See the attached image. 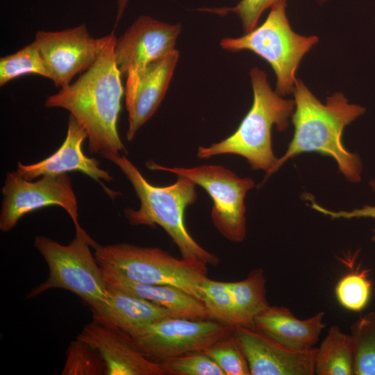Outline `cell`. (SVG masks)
Returning <instances> with one entry per match:
<instances>
[{
	"label": "cell",
	"instance_id": "cell-1",
	"mask_svg": "<svg viewBox=\"0 0 375 375\" xmlns=\"http://www.w3.org/2000/svg\"><path fill=\"white\" fill-rule=\"evenodd\" d=\"M114 33L97 60L74 83L49 96L47 108H64L88 135V149L105 159L126 152L117 131L124 88L115 53Z\"/></svg>",
	"mask_w": 375,
	"mask_h": 375
},
{
	"label": "cell",
	"instance_id": "cell-2",
	"mask_svg": "<svg viewBox=\"0 0 375 375\" xmlns=\"http://www.w3.org/2000/svg\"><path fill=\"white\" fill-rule=\"evenodd\" d=\"M293 93V138L285 153L278 158L272 174L288 160L303 153L316 152L333 158L349 182H360L362 161L344 146L342 135L347 126L365 113V108L349 103L341 92L334 93L322 103L301 80L296 81Z\"/></svg>",
	"mask_w": 375,
	"mask_h": 375
},
{
	"label": "cell",
	"instance_id": "cell-3",
	"mask_svg": "<svg viewBox=\"0 0 375 375\" xmlns=\"http://www.w3.org/2000/svg\"><path fill=\"white\" fill-rule=\"evenodd\" d=\"M131 183L140 201L138 210L125 208L124 215L131 226H161L178 247L182 258L195 259L217 266L219 258L201 247L190 235L184 222L185 208L197 199L196 184L178 176L173 184L160 187L151 185L124 156L110 158Z\"/></svg>",
	"mask_w": 375,
	"mask_h": 375
},
{
	"label": "cell",
	"instance_id": "cell-4",
	"mask_svg": "<svg viewBox=\"0 0 375 375\" xmlns=\"http://www.w3.org/2000/svg\"><path fill=\"white\" fill-rule=\"evenodd\" d=\"M253 88L252 106L235 131L224 140L210 147L198 148L197 157L208 158L222 154L244 158L253 170H262L266 178L272 174L278 158L272 142V129L286 130L292 115L294 100L281 97L270 88L267 74L258 68L250 71ZM265 178V179H266Z\"/></svg>",
	"mask_w": 375,
	"mask_h": 375
},
{
	"label": "cell",
	"instance_id": "cell-5",
	"mask_svg": "<svg viewBox=\"0 0 375 375\" xmlns=\"http://www.w3.org/2000/svg\"><path fill=\"white\" fill-rule=\"evenodd\" d=\"M75 231L74 238L65 245L44 235L35 238L34 247L47 264L49 276L34 287L26 298L56 288L70 291L88 306L106 297L108 288L102 269L90 250L99 244L81 226Z\"/></svg>",
	"mask_w": 375,
	"mask_h": 375
},
{
	"label": "cell",
	"instance_id": "cell-6",
	"mask_svg": "<svg viewBox=\"0 0 375 375\" xmlns=\"http://www.w3.org/2000/svg\"><path fill=\"white\" fill-rule=\"evenodd\" d=\"M94 250L100 266L112 267L135 282L177 288L201 301L200 288L208 277L207 264L201 260L128 243L99 244Z\"/></svg>",
	"mask_w": 375,
	"mask_h": 375
},
{
	"label": "cell",
	"instance_id": "cell-7",
	"mask_svg": "<svg viewBox=\"0 0 375 375\" xmlns=\"http://www.w3.org/2000/svg\"><path fill=\"white\" fill-rule=\"evenodd\" d=\"M285 8L286 0H278L260 26L243 36L225 38L220 42L226 50H249L265 60L275 72V92L280 96L293 92L297 69L303 56L318 42L315 35L303 36L292 31Z\"/></svg>",
	"mask_w": 375,
	"mask_h": 375
},
{
	"label": "cell",
	"instance_id": "cell-8",
	"mask_svg": "<svg viewBox=\"0 0 375 375\" xmlns=\"http://www.w3.org/2000/svg\"><path fill=\"white\" fill-rule=\"evenodd\" d=\"M151 170L164 171L183 176L204 189L211 197L212 222L228 240L243 241L246 236L247 193L254 187L249 177H240L221 165H203L193 167H168L152 161L147 163Z\"/></svg>",
	"mask_w": 375,
	"mask_h": 375
},
{
	"label": "cell",
	"instance_id": "cell-9",
	"mask_svg": "<svg viewBox=\"0 0 375 375\" xmlns=\"http://www.w3.org/2000/svg\"><path fill=\"white\" fill-rule=\"evenodd\" d=\"M235 327L218 321L169 317L149 324L131 335L140 350L160 361L204 351L234 333Z\"/></svg>",
	"mask_w": 375,
	"mask_h": 375
},
{
	"label": "cell",
	"instance_id": "cell-10",
	"mask_svg": "<svg viewBox=\"0 0 375 375\" xmlns=\"http://www.w3.org/2000/svg\"><path fill=\"white\" fill-rule=\"evenodd\" d=\"M0 230H12L25 215L40 208L58 206L70 216L75 228L78 223V201L71 177L66 174L46 175L33 182L16 171L8 172L1 188Z\"/></svg>",
	"mask_w": 375,
	"mask_h": 375
},
{
	"label": "cell",
	"instance_id": "cell-11",
	"mask_svg": "<svg viewBox=\"0 0 375 375\" xmlns=\"http://www.w3.org/2000/svg\"><path fill=\"white\" fill-rule=\"evenodd\" d=\"M112 33L94 38L86 25L81 24L58 31H38L34 42L50 79L56 88H61L70 84L75 75L87 70L97 60Z\"/></svg>",
	"mask_w": 375,
	"mask_h": 375
},
{
	"label": "cell",
	"instance_id": "cell-12",
	"mask_svg": "<svg viewBox=\"0 0 375 375\" xmlns=\"http://www.w3.org/2000/svg\"><path fill=\"white\" fill-rule=\"evenodd\" d=\"M234 334L251 375H313L317 348L298 351L274 340L255 326H238Z\"/></svg>",
	"mask_w": 375,
	"mask_h": 375
},
{
	"label": "cell",
	"instance_id": "cell-13",
	"mask_svg": "<svg viewBox=\"0 0 375 375\" xmlns=\"http://www.w3.org/2000/svg\"><path fill=\"white\" fill-rule=\"evenodd\" d=\"M181 25L139 17L117 40L115 53L122 75L142 69L175 50Z\"/></svg>",
	"mask_w": 375,
	"mask_h": 375
},
{
	"label": "cell",
	"instance_id": "cell-14",
	"mask_svg": "<svg viewBox=\"0 0 375 375\" xmlns=\"http://www.w3.org/2000/svg\"><path fill=\"white\" fill-rule=\"evenodd\" d=\"M178 59L176 49L144 68L126 74V106L128 113L126 139L131 141L139 128L156 112L168 89Z\"/></svg>",
	"mask_w": 375,
	"mask_h": 375
},
{
	"label": "cell",
	"instance_id": "cell-15",
	"mask_svg": "<svg viewBox=\"0 0 375 375\" xmlns=\"http://www.w3.org/2000/svg\"><path fill=\"white\" fill-rule=\"evenodd\" d=\"M77 337L99 351L106 365V375L166 374L159 362L140 350L131 335L115 325L93 319Z\"/></svg>",
	"mask_w": 375,
	"mask_h": 375
},
{
	"label": "cell",
	"instance_id": "cell-16",
	"mask_svg": "<svg viewBox=\"0 0 375 375\" xmlns=\"http://www.w3.org/2000/svg\"><path fill=\"white\" fill-rule=\"evenodd\" d=\"M85 138H88L86 131L69 114L67 135L58 149L49 157L33 164L24 165L18 162L16 172L23 178L33 181L46 175L80 172L97 181L104 187L110 196L115 197L119 193L110 190L102 183V181H112V176L100 167V163L96 158L88 157L83 151L82 145Z\"/></svg>",
	"mask_w": 375,
	"mask_h": 375
},
{
	"label": "cell",
	"instance_id": "cell-17",
	"mask_svg": "<svg viewBox=\"0 0 375 375\" xmlns=\"http://www.w3.org/2000/svg\"><path fill=\"white\" fill-rule=\"evenodd\" d=\"M101 267L108 287L120 290L156 304L166 310L173 317L191 319L210 318L203 303L182 290L170 285L135 282L112 267Z\"/></svg>",
	"mask_w": 375,
	"mask_h": 375
},
{
	"label": "cell",
	"instance_id": "cell-18",
	"mask_svg": "<svg viewBox=\"0 0 375 375\" xmlns=\"http://www.w3.org/2000/svg\"><path fill=\"white\" fill-rule=\"evenodd\" d=\"M325 312L298 319L285 307L268 306L254 319V326L277 342L290 349L305 351L314 347L326 326Z\"/></svg>",
	"mask_w": 375,
	"mask_h": 375
},
{
	"label": "cell",
	"instance_id": "cell-19",
	"mask_svg": "<svg viewBox=\"0 0 375 375\" xmlns=\"http://www.w3.org/2000/svg\"><path fill=\"white\" fill-rule=\"evenodd\" d=\"M107 288L106 297L88 306L94 320L115 325L132 335L149 324L172 317L166 310L148 301Z\"/></svg>",
	"mask_w": 375,
	"mask_h": 375
},
{
	"label": "cell",
	"instance_id": "cell-20",
	"mask_svg": "<svg viewBox=\"0 0 375 375\" xmlns=\"http://www.w3.org/2000/svg\"><path fill=\"white\" fill-rule=\"evenodd\" d=\"M315 373L317 375L353 374L351 335L343 333L336 325L331 326L316 349Z\"/></svg>",
	"mask_w": 375,
	"mask_h": 375
},
{
	"label": "cell",
	"instance_id": "cell-21",
	"mask_svg": "<svg viewBox=\"0 0 375 375\" xmlns=\"http://www.w3.org/2000/svg\"><path fill=\"white\" fill-rule=\"evenodd\" d=\"M229 283L238 326H254L256 317L269 306L263 269H255L244 279Z\"/></svg>",
	"mask_w": 375,
	"mask_h": 375
},
{
	"label": "cell",
	"instance_id": "cell-22",
	"mask_svg": "<svg viewBox=\"0 0 375 375\" xmlns=\"http://www.w3.org/2000/svg\"><path fill=\"white\" fill-rule=\"evenodd\" d=\"M356 375H375V312L361 316L351 328Z\"/></svg>",
	"mask_w": 375,
	"mask_h": 375
},
{
	"label": "cell",
	"instance_id": "cell-23",
	"mask_svg": "<svg viewBox=\"0 0 375 375\" xmlns=\"http://www.w3.org/2000/svg\"><path fill=\"white\" fill-rule=\"evenodd\" d=\"M201 301L210 318L235 327L238 326L233 297L229 282L206 278L201 283Z\"/></svg>",
	"mask_w": 375,
	"mask_h": 375
},
{
	"label": "cell",
	"instance_id": "cell-24",
	"mask_svg": "<svg viewBox=\"0 0 375 375\" xmlns=\"http://www.w3.org/2000/svg\"><path fill=\"white\" fill-rule=\"evenodd\" d=\"M33 74L50 78L40 50L33 41L17 52L0 59V86L26 74Z\"/></svg>",
	"mask_w": 375,
	"mask_h": 375
},
{
	"label": "cell",
	"instance_id": "cell-25",
	"mask_svg": "<svg viewBox=\"0 0 375 375\" xmlns=\"http://www.w3.org/2000/svg\"><path fill=\"white\" fill-rule=\"evenodd\" d=\"M62 375H106V362L99 351L78 337L72 340L67 351Z\"/></svg>",
	"mask_w": 375,
	"mask_h": 375
},
{
	"label": "cell",
	"instance_id": "cell-26",
	"mask_svg": "<svg viewBox=\"0 0 375 375\" xmlns=\"http://www.w3.org/2000/svg\"><path fill=\"white\" fill-rule=\"evenodd\" d=\"M372 290V282L367 269L347 274L338 282L335 294L339 303L352 312H360L367 305Z\"/></svg>",
	"mask_w": 375,
	"mask_h": 375
},
{
	"label": "cell",
	"instance_id": "cell-27",
	"mask_svg": "<svg viewBox=\"0 0 375 375\" xmlns=\"http://www.w3.org/2000/svg\"><path fill=\"white\" fill-rule=\"evenodd\" d=\"M204 352L225 375H251L248 361L234 333L216 342Z\"/></svg>",
	"mask_w": 375,
	"mask_h": 375
},
{
	"label": "cell",
	"instance_id": "cell-28",
	"mask_svg": "<svg viewBox=\"0 0 375 375\" xmlns=\"http://www.w3.org/2000/svg\"><path fill=\"white\" fill-rule=\"evenodd\" d=\"M166 374L225 375L218 365L204 351H196L159 362Z\"/></svg>",
	"mask_w": 375,
	"mask_h": 375
},
{
	"label": "cell",
	"instance_id": "cell-29",
	"mask_svg": "<svg viewBox=\"0 0 375 375\" xmlns=\"http://www.w3.org/2000/svg\"><path fill=\"white\" fill-rule=\"evenodd\" d=\"M278 0H241L232 8L202 9L208 12L224 15L232 12L238 15L245 33L255 28L262 13Z\"/></svg>",
	"mask_w": 375,
	"mask_h": 375
},
{
	"label": "cell",
	"instance_id": "cell-30",
	"mask_svg": "<svg viewBox=\"0 0 375 375\" xmlns=\"http://www.w3.org/2000/svg\"><path fill=\"white\" fill-rule=\"evenodd\" d=\"M306 199L311 201L310 207L315 210L322 213L324 215L330 217L331 219H360L371 218L375 219V206L365 205L359 208H354L351 210H339L333 211L326 209L318 203H315L312 198L306 197Z\"/></svg>",
	"mask_w": 375,
	"mask_h": 375
},
{
	"label": "cell",
	"instance_id": "cell-31",
	"mask_svg": "<svg viewBox=\"0 0 375 375\" xmlns=\"http://www.w3.org/2000/svg\"><path fill=\"white\" fill-rule=\"evenodd\" d=\"M128 0H117V12L115 26H117L120 22L124 12L126 8Z\"/></svg>",
	"mask_w": 375,
	"mask_h": 375
},
{
	"label": "cell",
	"instance_id": "cell-32",
	"mask_svg": "<svg viewBox=\"0 0 375 375\" xmlns=\"http://www.w3.org/2000/svg\"><path fill=\"white\" fill-rule=\"evenodd\" d=\"M370 188L375 192V176L369 183Z\"/></svg>",
	"mask_w": 375,
	"mask_h": 375
},
{
	"label": "cell",
	"instance_id": "cell-33",
	"mask_svg": "<svg viewBox=\"0 0 375 375\" xmlns=\"http://www.w3.org/2000/svg\"><path fill=\"white\" fill-rule=\"evenodd\" d=\"M372 241L375 243V228L373 230V235L372 236Z\"/></svg>",
	"mask_w": 375,
	"mask_h": 375
}]
</instances>
